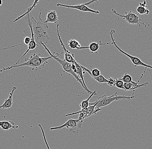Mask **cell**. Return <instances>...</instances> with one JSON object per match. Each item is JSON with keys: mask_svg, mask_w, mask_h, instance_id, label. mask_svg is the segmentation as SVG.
I'll return each mask as SVG.
<instances>
[{"mask_svg": "<svg viewBox=\"0 0 152 149\" xmlns=\"http://www.w3.org/2000/svg\"><path fill=\"white\" fill-rule=\"evenodd\" d=\"M41 13L42 9H41L38 15L32 16L30 14L34 39L39 46H41L42 43L47 45L48 41L50 40V37L47 33L48 26L47 23L43 21L41 18Z\"/></svg>", "mask_w": 152, "mask_h": 149, "instance_id": "1", "label": "cell"}, {"mask_svg": "<svg viewBox=\"0 0 152 149\" xmlns=\"http://www.w3.org/2000/svg\"><path fill=\"white\" fill-rule=\"evenodd\" d=\"M41 54L34 53L30 55L28 58L25 59V62L20 64H13L9 67L5 68L4 67L2 70H0V73L13 69L19 68L23 66H28L32 68L33 71H38L44 67L45 64L48 63V60L52 58L51 56L45 57H42Z\"/></svg>", "mask_w": 152, "mask_h": 149, "instance_id": "2", "label": "cell"}, {"mask_svg": "<svg viewBox=\"0 0 152 149\" xmlns=\"http://www.w3.org/2000/svg\"><path fill=\"white\" fill-rule=\"evenodd\" d=\"M41 46H42L43 47H44L45 49L47 51L49 55L51 56L52 58L54 59L55 60H56L60 64L64 72L68 73L72 75L73 76H74L76 79V80L78 81V82L80 83L82 87L84 89V90L88 93V92H87V90L86 89L85 87H84V84H83V83L82 81L80 79L79 77L72 70V68H71V63L67 62H66V61H65L64 60H62L59 58L58 57V56H56V55L52 54V53L50 52V51H49V49L47 48L46 45H45L44 44L42 43L41 44Z\"/></svg>", "mask_w": 152, "mask_h": 149, "instance_id": "3", "label": "cell"}, {"mask_svg": "<svg viewBox=\"0 0 152 149\" xmlns=\"http://www.w3.org/2000/svg\"><path fill=\"white\" fill-rule=\"evenodd\" d=\"M112 12L113 14L119 16L123 18L124 20H125L129 24L133 25H137L139 26H140L141 25H142L146 27L147 25L145 24H147L148 26H150V25L148 23L140 19L139 16L138 14H136L132 11H130L129 12H125V14L123 15L117 13L116 11L114 9H112Z\"/></svg>", "mask_w": 152, "mask_h": 149, "instance_id": "4", "label": "cell"}, {"mask_svg": "<svg viewBox=\"0 0 152 149\" xmlns=\"http://www.w3.org/2000/svg\"><path fill=\"white\" fill-rule=\"evenodd\" d=\"M105 95L102 96L100 97L97 101L95 102V103L94 105L89 106V107L87 108H84V109H81L79 111L75 112V113H72L71 114H68L64 116H71L75 115L77 114H79V117L78 119H79L81 121H83V120L95 114L96 113L98 112L101 111L100 108V109H96L95 110L96 106L98 104L100 100L105 97Z\"/></svg>", "mask_w": 152, "mask_h": 149, "instance_id": "5", "label": "cell"}, {"mask_svg": "<svg viewBox=\"0 0 152 149\" xmlns=\"http://www.w3.org/2000/svg\"><path fill=\"white\" fill-rule=\"evenodd\" d=\"M134 93L131 96H126L125 95H117V92H115V93L110 96L107 97L106 95L98 103L96 106V109H100L101 107H106L110 105L112 102L114 101H116V100H130L131 99H133L134 98Z\"/></svg>", "mask_w": 152, "mask_h": 149, "instance_id": "6", "label": "cell"}, {"mask_svg": "<svg viewBox=\"0 0 152 149\" xmlns=\"http://www.w3.org/2000/svg\"><path fill=\"white\" fill-rule=\"evenodd\" d=\"M115 33V31L113 30V29L111 30L110 33H109V35H110L111 40H112V44H113L114 46H115V47L120 52H121V53H122L124 55H125V56L129 57V58L130 59V60L132 61V63L134 64V65L135 67L136 66H142L145 67L146 69H147L148 68H151V69H152V66H151V65H147V64H146V63L142 62V61L140 59L137 57L131 55H129V54H128V53H126L125 51L121 50V49L118 46L116 43L115 39H114L113 37V35Z\"/></svg>", "mask_w": 152, "mask_h": 149, "instance_id": "7", "label": "cell"}, {"mask_svg": "<svg viewBox=\"0 0 152 149\" xmlns=\"http://www.w3.org/2000/svg\"><path fill=\"white\" fill-rule=\"evenodd\" d=\"M83 124V121H81L79 119H72L70 118L64 124L61 126L57 127H52L50 128L51 130H61L63 128H66L69 129L70 132L75 133H78L79 129H81Z\"/></svg>", "mask_w": 152, "mask_h": 149, "instance_id": "8", "label": "cell"}, {"mask_svg": "<svg viewBox=\"0 0 152 149\" xmlns=\"http://www.w3.org/2000/svg\"><path fill=\"white\" fill-rule=\"evenodd\" d=\"M59 25L58 24H57L56 26V29L57 31V35H58V38L59 40L61 43L62 48L63 49V51L64 52V60L66 61L67 62L69 63H75V55L74 54H71V52L68 50H67L65 47V45L64 44L62 41L59 32Z\"/></svg>", "mask_w": 152, "mask_h": 149, "instance_id": "9", "label": "cell"}, {"mask_svg": "<svg viewBox=\"0 0 152 149\" xmlns=\"http://www.w3.org/2000/svg\"><path fill=\"white\" fill-rule=\"evenodd\" d=\"M56 6L62 7H66V8L78 9V10H80L81 11L90 12V13H94V14H99V11L91 9L89 8L87 6L83 4L74 6L58 4L56 5Z\"/></svg>", "mask_w": 152, "mask_h": 149, "instance_id": "10", "label": "cell"}, {"mask_svg": "<svg viewBox=\"0 0 152 149\" xmlns=\"http://www.w3.org/2000/svg\"><path fill=\"white\" fill-rule=\"evenodd\" d=\"M143 76V74H142V76L141 77L140 79L137 82H136L134 81H132V82H124V91H132V90L134 91L135 89H139V88H141V87H147L149 85V83L148 82H145V83H143L142 84H138L140 80H141Z\"/></svg>", "mask_w": 152, "mask_h": 149, "instance_id": "11", "label": "cell"}, {"mask_svg": "<svg viewBox=\"0 0 152 149\" xmlns=\"http://www.w3.org/2000/svg\"><path fill=\"white\" fill-rule=\"evenodd\" d=\"M16 87H14L12 88V91L9 94L8 98L5 100L2 105L0 106V109H7L11 108L13 104V97L14 91L16 90Z\"/></svg>", "mask_w": 152, "mask_h": 149, "instance_id": "12", "label": "cell"}, {"mask_svg": "<svg viewBox=\"0 0 152 149\" xmlns=\"http://www.w3.org/2000/svg\"><path fill=\"white\" fill-rule=\"evenodd\" d=\"M75 64L76 65L77 75L79 77L80 79L82 81L83 83V84H84V87H85L86 89L87 90V92H88V93L91 94L93 93V92H91V91H90V90L88 89L87 86H86V84H85V81H84V77H83V74L84 72H83V70L82 68L81 67L80 64H79V63L76 61L75 59Z\"/></svg>", "mask_w": 152, "mask_h": 149, "instance_id": "13", "label": "cell"}, {"mask_svg": "<svg viewBox=\"0 0 152 149\" xmlns=\"http://www.w3.org/2000/svg\"><path fill=\"white\" fill-rule=\"evenodd\" d=\"M58 22V17L56 12L55 10H49L48 11L46 19L45 21V23H57Z\"/></svg>", "mask_w": 152, "mask_h": 149, "instance_id": "14", "label": "cell"}, {"mask_svg": "<svg viewBox=\"0 0 152 149\" xmlns=\"http://www.w3.org/2000/svg\"><path fill=\"white\" fill-rule=\"evenodd\" d=\"M0 127L4 130H8L11 129H18V126H15V123L12 121H0Z\"/></svg>", "mask_w": 152, "mask_h": 149, "instance_id": "15", "label": "cell"}, {"mask_svg": "<svg viewBox=\"0 0 152 149\" xmlns=\"http://www.w3.org/2000/svg\"><path fill=\"white\" fill-rule=\"evenodd\" d=\"M103 44H102L101 41H99V42H92L90 44V45L88 47H80L79 49H86L88 48L92 53L96 52L99 49L100 45H102Z\"/></svg>", "mask_w": 152, "mask_h": 149, "instance_id": "16", "label": "cell"}, {"mask_svg": "<svg viewBox=\"0 0 152 149\" xmlns=\"http://www.w3.org/2000/svg\"><path fill=\"white\" fill-rule=\"evenodd\" d=\"M39 1L40 0H35L34 3H33V5H32V6L30 7H29L28 8H27V11H26V12L25 14H23V15H21V16H20V17H18L17 19H15V20H14V21H13V22H17L19 20H20L21 19L23 18L24 16H25L26 15H27V14L30 13V12L32 11V10H33V8H35V7H36V6H37V5L38 4V2H39Z\"/></svg>", "mask_w": 152, "mask_h": 149, "instance_id": "17", "label": "cell"}, {"mask_svg": "<svg viewBox=\"0 0 152 149\" xmlns=\"http://www.w3.org/2000/svg\"><path fill=\"white\" fill-rule=\"evenodd\" d=\"M96 95V91H94L90 94V97L87 99L83 100L81 102L80 104V107L81 109H84V108H87V107H89V102H90L89 101H90V99L92 98L94 95Z\"/></svg>", "mask_w": 152, "mask_h": 149, "instance_id": "18", "label": "cell"}, {"mask_svg": "<svg viewBox=\"0 0 152 149\" xmlns=\"http://www.w3.org/2000/svg\"><path fill=\"white\" fill-rule=\"evenodd\" d=\"M68 46L71 49H79L81 47L80 43L76 40H71L68 41Z\"/></svg>", "mask_w": 152, "mask_h": 149, "instance_id": "19", "label": "cell"}, {"mask_svg": "<svg viewBox=\"0 0 152 149\" xmlns=\"http://www.w3.org/2000/svg\"><path fill=\"white\" fill-rule=\"evenodd\" d=\"M136 10L137 11L139 14H150V10L147 9L146 7H143L141 6H139L136 8Z\"/></svg>", "mask_w": 152, "mask_h": 149, "instance_id": "20", "label": "cell"}, {"mask_svg": "<svg viewBox=\"0 0 152 149\" xmlns=\"http://www.w3.org/2000/svg\"><path fill=\"white\" fill-rule=\"evenodd\" d=\"M120 79L122 80L124 83V82H132L133 81L132 77L127 73H124L122 78H120Z\"/></svg>", "mask_w": 152, "mask_h": 149, "instance_id": "21", "label": "cell"}, {"mask_svg": "<svg viewBox=\"0 0 152 149\" xmlns=\"http://www.w3.org/2000/svg\"><path fill=\"white\" fill-rule=\"evenodd\" d=\"M115 86L117 88L119 89H123L124 90V82L121 80L120 78H115Z\"/></svg>", "mask_w": 152, "mask_h": 149, "instance_id": "22", "label": "cell"}, {"mask_svg": "<svg viewBox=\"0 0 152 149\" xmlns=\"http://www.w3.org/2000/svg\"><path fill=\"white\" fill-rule=\"evenodd\" d=\"M93 78L100 84H102V83H106V84H107V82H108V80L101 75L99 76L94 77Z\"/></svg>", "mask_w": 152, "mask_h": 149, "instance_id": "23", "label": "cell"}, {"mask_svg": "<svg viewBox=\"0 0 152 149\" xmlns=\"http://www.w3.org/2000/svg\"><path fill=\"white\" fill-rule=\"evenodd\" d=\"M38 126L40 128L42 132L43 137L44 140L45 142V145H46L48 149H50V147H49V145H48V143L47 140H46V136H45V133L43 129L42 126L41 124H39L38 125Z\"/></svg>", "mask_w": 152, "mask_h": 149, "instance_id": "24", "label": "cell"}, {"mask_svg": "<svg viewBox=\"0 0 152 149\" xmlns=\"http://www.w3.org/2000/svg\"><path fill=\"white\" fill-rule=\"evenodd\" d=\"M108 82L107 84L110 86H115V78H113L109 77L108 78Z\"/></svg>", "mask_w": 152, "mask_h": 149, "instance_id": "25", "label": "cell"}, {"mask_svg": "<svg viewBox=\"0 0 152 149\" xmlns=\"http://www.w3.org/2000/svg\"><path fill=\"white\" fill-rule=\"evenodd\" d=\"M31 38H29V37H26L24 39V43L26 45H28L31 41Z\"/></svg>", "mask_w": 152, "mask_h": 149, "instance_id": "26", "label": "cell"}, {"mask_svg": "<svg viewBox=\"0 0 152 149\" xmlns=\"http://www.w3.org/2000/svg\"><path fill=\"white\" fill-rule=\"evenodd\" d=\"M99 1V0H91L90 1L83 4L87 6L90 5V4H92L94 3L97 2H98Z\"/></svg>", "mask_w": 152, "mask_h": 149, "instance_id": "27", "label": "cell"}, {"mask_svg": "<svg viewBox=\"0 0 152 149\" xmlns=\"http://www.w3.org/2000/svg\"><path fill=\"white\" fill-rule=\"evenodd\" d=\"M71 64L72 70L77 75V70H76V65H75V63H71Z\"/></svg>", "mask_w": 152, "mask_h": 149, "instance_id": "28", "label": "cell"}, {"mask_svg": "<svg viewBox=\"0 0 152 149\" xmlns=\"http://www.w3.org/2000/svg\"><path fill=\"white\" fill-rule=\"evenodd\" d=\"M2 5V1L0 0V6Z\"/></svg>", "mask_w": 152, "mask_h": 149, "instance_id": "29", "label": "cell"}]
</instances>
